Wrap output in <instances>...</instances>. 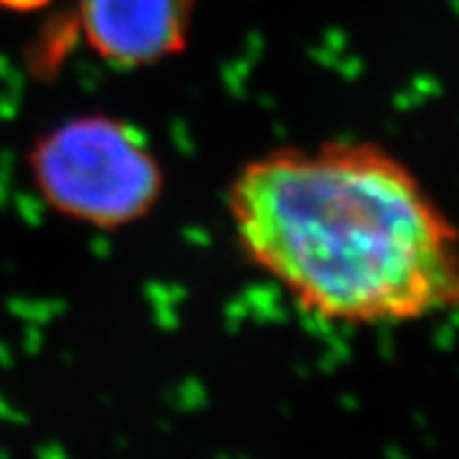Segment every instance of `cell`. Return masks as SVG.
<instances>
[{"label": "cell", "instance_id": "cell-1", "mask_svg": "<svg viewBox=\"0 0 459 459\" xmlns=\"http://www.w3.org/2000/svg\"><path fill=\"white\" fill-rule=\"evenodd\" d=\"M244 258L316 319L411 324L459 309V230L373 141L274 148L230 181Z\"/></svg>", "mask_w": 459, "mask_h": 459}, {"label": "cell", "instance_id": "cell-2", "mask_svg": "<svg viewBox=\"0 0 459 459\" xmlns=\"http://www.w3.org/2000/svg\"><path fill=\"white\" fill-rule=\"evenodd\" d=\"M38 195L59 216L99 230L143 221L164 195V169L139 127L78 115L38 136L29 155Z\"/></svg>", "mask_w": 459, "mask_h": 459}, {"label": "cell", "instance_id": "cell-3", "mask_svg": "<svg viewBox=\"0 0 459 459\" xmlns=\"http://www.w3.org/2000/svg\"><path fill=\"white\" fill-rule=\"evenodd\" d=\"M195 0H78V24L103 61L152 66L183 52L193 30Z\"/></svg>", "mask_w": 459, "mask_h": 459}, {"label": "cell", "instance_id": "cell-4", "mask_svg": "<svg viewBox=\"0 0 459 459\" xmlns=\"http://www.w3.org/2000/svg\"><path fill=\"white\" fill-rule=\"evenodd\" d=\"M43 5H48V0H0V7L14 10V13H30Z\"/></svg>", "mask_w": 459, "mask_h": 459}]
</instances>
